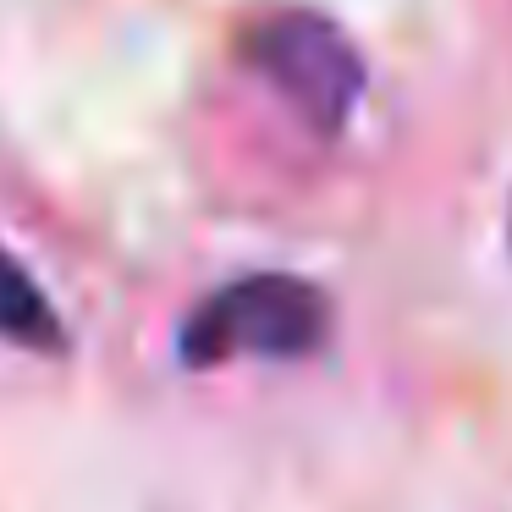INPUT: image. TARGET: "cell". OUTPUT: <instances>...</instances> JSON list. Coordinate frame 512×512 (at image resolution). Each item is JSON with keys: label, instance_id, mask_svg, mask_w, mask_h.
I'll return each mask as SVG.
<instances>
[{"label": "cell", "instance_id": "obj_1", "mask_svg": "<svg viewBox=\"0 0 512 512\" xmlns=\"http://www.w3.org/2000/svg\"><path fill=\"white\" fill-rule=\"evenodd\" d=\"M331 303L303 276H243L204 298L182 325V358L215 369L232 358H303L325 342Z\"/></svg>", "mask_w": 512, "mask_h": 512}, {"label": "cell", "instance_id": "obj_2", "mask_svg": "<svg viewBox=\"0 0 512 512\" xmlns=\"http://www.w3.org/2000/svg\"><path fill=\"white\" fill-rule=\"evenodd\" d=\"M254 61L270 78V89L303 122L320 127V133H336L353 116L358 94H364V61H358V50L347 45L342 28L314 12L270 17L254 34Z\"/></svg>", "mask_w": 512, "mask_h": 512}, {"label": "cell", "instance_id": "obj_3", "mask_svg": "<svg viewBox=\"0 0 512 512\" xmlns=\"http://www.w3.org/2000/svg\"><path fill=\"white\" fill-rule=\"evenodd\" d=\"M0 336L17 347H56L61 342L50 298L34 287V276L12 254H0Z\"/></svg>", "mask_w": 512, "mask_h": 512}]
</instances>
